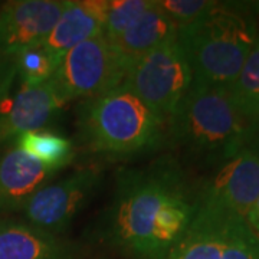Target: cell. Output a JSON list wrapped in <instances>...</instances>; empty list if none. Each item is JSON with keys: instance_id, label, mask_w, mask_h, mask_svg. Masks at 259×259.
Listing matches in <instances>:
<instances>
[{"instance_id": "6da1fadb", "label": "cell", "mask_w": 259, "mask_h": 259, "mask_svg": "<svg viewBox=\"0 0 259 259\" xmlns=\"http://www.w3.org/2000/svg\"><path fill=\"white\" fill-rule=\"evenodd\" d=\"M199 204L185 170L173 158L125 170L105 212L104 239L136 259H156L186 232Z\"/></svg>"}, {"instance_id": "7a4b0ae2", "label": "cell", "mask_w": 259, "mask_h": 259, "mask_svg": "<svg viewBox=\"0 0 259 259\" xmlns=\"http://www.w3.org/2000/svg\"><path fill=\"white\" fill-rule=\"evenodd\" d=\"M258 36V16L249 3L214 2L203 16L177 29L193 83L223 88L238 76Z\"/></svg>"}, {"instance_id": "3957f363", "label": "cell", "mask_w": 259, "mask_h": 259, "mask_svg": "<svg viewBox=\"0 0 259 259\" xmlns=\"http://www.w3.org/2000/svg\"><path fill=\"white\" fill-rule=\"evenodd\" d=\"M78 136L93 153L128 157L164 144L166 122L122 82L82 100L78 107Z\"/></svg>"}, {"instance_id": "277c9868", "label": "cell", "mask_w": 259, "mask_h": 259, "mask_svg": "<svg viewBox=\"0 0 259 259\" xmlns=\"http://www.w3.org/2000/svg\"><path fill=\"white\" fill-rule=\"evenodd\" d=\"M248 118L228 88L193 83L166 125V143L193 160L222 164L243 146Z\"/></svg>"}, {"instance_id": "5b68a950", "label": "cell", "mask_w": 259, "mask_h": 259, "mask_svg": "<svg viewBox=\"0 0 259 259\" xmlns=\"http://www.w3.org/2000/svg\"><path fill=\"white\" fill-rule=\"evenodd\" d=\"M124 83L168 122L193 85V74L177 33L133 65Z\"/></svg>"}, {"instance_id": "8992f818", "label": "cell", "mask_w": 259, "mask_h": 259, "mask_svg": "<svg viewBox=\"0 0 259 259\" xmlns=\"http://www.w3.org/2000/svg\"><path fill=\"white\" fill-rule=\"evenodd\" d=\"M128 66L110 39L98 35L68 51L52 82L65 102L91 98L124 82Z\"/></svg>"}, {"instance_id": "52a82bcc", "label": "cell", "mask_w": 259, "mask_h": 259, "mask_svg": "<svg viewBox=\"0 0 259 259\" xmlns=\"http://www.w3.org/2000/svg\"><path fill=\"white\" fill-rule=\"evenodd\" d=\"M101 179L98 168L85 167L64 179L48 183L20 210L25 222L54 235L64 233L83 206L91 200Z\"/></svg>"}, {"instance_id": "ba28073f", "label": "cell", "mask_w": 259, "mask_h": 259, "mask_svg": "<svg viewBox=\"0 0 259 259\" xmlns=\"http://www.w3.org/2000/svg\"><path fill=\"white\" fill-rule=\"evenodd\" d=\"M259 199V156L249 150L222 163L199 190V200L245 218Z\"/></svg>"}, {"instance_id": "9c48e42d", "label": "cell", "mask_w": 259, "mask_h": 259, "mask_svg": "<svg viewBox=\"0 0 259 259\" xmlns=\"http://www.w3.org/2000/svg\"><path fill=\"white\" fill-rule=\"evenodd\" d=\"M68 0H13L0 8V52L13 56L49 35Z\"/></svg>"}, {"instance_id": "30bf717a", "label": "cell", "mask_w": 259, "mask_h": 259, "mask_svg": "<svg viewBox=\"0 0 259 259\" xmlns=\"http://www.w3.org/2000/svg\"><path fill=\"white\" fill-rule=\"evenodd\" d=\"M65 104L52 79L37 87L22 85L9 108L0 112V147L25 133L47 128Z\"/></svg>"}, {"instance_id": "8fae6325", "label": "cell", "mask_w": 259, "mask_h": 259, "mask_svg": "<svg viewBox=\"0 0 259 259\" xmlns=\"http://www.w3.org/2000/svg\"><path fill=\"white\" fill-rule=\"evenodd\" d=\"M56 173L16 146L6 150L0 154V212L22 210Z\"/></svg>"}, {"instance_id": "7c38bea8", "label": "cell", "mask_w": 259, "mask_h": 259, "mask_svg": "<svg viewBox=\"0 0 259 259\" xmlns=\"http://www.w3.org/2000/svg\"><path fill=\"white\" fill-rule=\"evenodd\" d=\"M232 216L199 200L193 221L185 233L156 259H222Z\"/></svg>"}, {"instance_id": "4fadbf2b", "label": "cell", "mask_w": 259, "mask_h": 259, "mask_svg": "<svg viewBox=\"0 0 259 259\" xmlns=\"http://www.w3.org/2000/svg\"><path fill=\"white\" fill-rule=\"evenodd\" d=\"M78 246L25 221H0V259H75Z\"/></svg>"}, {"instance_id": "5bb4252c", "label": "cell", "mask_w": 259, "mask_h": 259, "mask_svg": "<svg viewBox=\"0 0 259 259\" xmlns=\"http://www.w3.org/2000/svg\"><path fill=\"white\" fill-rule=\"evenodd\" d=\"M102 35V0H68L42 45L61 58L76 45Z\"/></svg>"}, {"instance_id": "9a60e30c", "label": "cell", "mask_w": 259, "mask_h": 259, "mask_svg": "<svg viewBox=\"0 0 259 259\" xmlns=\"http://www.w3.org/2000/svg\"><path fill=\"white\" fill-rule=\"evenodd\" d=\"M177 33V26L168 19L157 0L121 35L110 39L128 69L154 48Z\"/></svg>"}, {"instance_id": "2e32d148", "label": "cell", "mask_w": 259, "mask_h": 259, "mask_svg": "<svg viewBox=\"0 0 259 259\" xmlns=\"http://www.w3.org/2000/svg\"><path fill=\"white\" fill-rule=\"evenodd\" d=\"M15 146L56 171L69 166L76 156L74 143L49 128L22 134L15 140Z\"/></svg>"}, {"instance_id": "e0dca14e", "label": "cell", "mask_w": 259, "mask_h": 259, "mask_svg": "<svg viewBox=\"0 0 259 259\" xmlns=\"http://www.w3.org/2000/svg\"><path fill=\"white\" fill-rule=\"evenodd\" d=\"M232 100L249 120L259 112V36L242 65L238 76L228 87Z\"/></svg>"}, {"instance_id": "ac0fdd59", "label": "cell", "mask_w": 259, "mask_h": 259, "mask_svg": "<svg viewBox=\"0 0 259 259\" xmlns=\"http://www.w3.org/2000/svg\"><path fill=\"white\" fill-rule=\"evenodd\" d=\"M59 62L42 44L23 49L13 56L16 76L25 87H37L51 81Z\"/></svg>"}, {"instance_id": "d6986e66", "label": "cell", "mask_w": 259, "mask_h": 259, "mask_svg": "<svg viewBox=\"0 0 259 259\" xmlns=\"http://www.w3.org/2000/svg\"><path fill=\"white\" fill-rule=\"evenodd\" d=\"M151 0H102V35L114 39L148 9Z\"/></svg>"}, {"instance_id": "ffe728a7", "label": "cell", "mask_w": 259, "mask_h": 259, "mask_svg": "<svg viewBox=\"0 0 259 259\" xmlns=\"http://www.w3.org/2000/svg\"><path fill=\"white\" fill-rule=\"evenodd\" d=\"M222 259H259V236L245 218H231Z\"/></svg>"}, {"instance_id": "44dd1931", "label": "cell", "mask_w": 259, "mask_h": 259, "mask_svg": "<svg viewBox=\"0 0 259 259\" xmlns=\"http://www.w3.org/2000/svg\"><path fill=\"white\" fill-rule=\"evenodd\" d=\"M168 19L179 28L203 16L214 5L212 0H157Z\"/></svg>"}, {"instance_id": "7402d4cb", "label": "cell", "mask_w": 259, "mask_h": 259, "mask_svg": "<svg viewBox=\"0 0 259 259\" xmlns=\"http://www.w3.org/2000/svg\"><path fill=\"white\" fill-rule=\"evenodd\" d=\"M16 78L13 58L0 52V105L6 101Z\"/></svg>"}, {"instance_id": "603a6c76", "label": "cell", "mask_w": 259, "mask_h": 259, "mask_svg": "<svg viewBox=\"0 0 259 259\" xmlns=\"http://www.w3.org/2000/svg\"><path fill=\"white\" fill-rule=\"evenodd\" d=\"M242 150H249L259 156V112L248 120Z\"/></svg>"}, {"instance_id": "cb8c5ba5", "label": "cell", "mask_w": 259, "mask_h": 259, "mask_svg": "<svg viewBox=\"0 0 259 259\" xmlns=\"http://www.w3.org/2000/svg\"><path fill=\"white\" fill-rule=\"evenodd\" d=\"M246 221L250 225V228L255 231V233L259 236V199L256 200V203L253 204V207L250 209L248 216H246Z\"/></svg>"}]
</instances>
